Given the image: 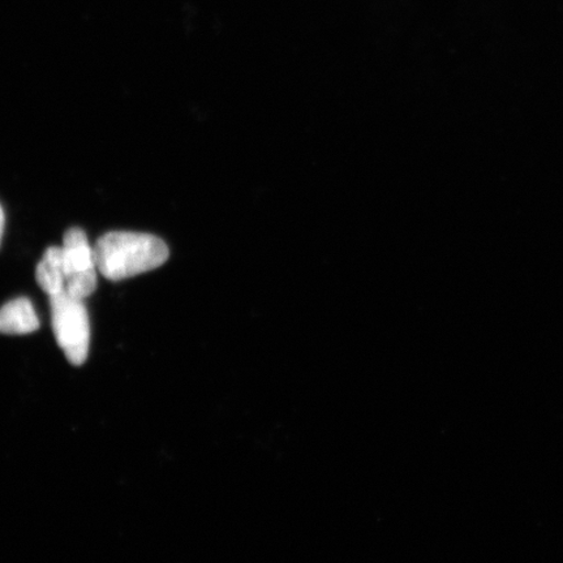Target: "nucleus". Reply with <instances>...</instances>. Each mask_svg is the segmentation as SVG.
Here are the masks:
<instances>
[{
  "label": "nucleus",
  "instance_id": "obj_1",
  "mask_svg": "<svg viewBox=\"0 0 563 563\" xmlns=\"http://www.w3.org/2000/svg\"><path fill=\"white\" fill-rule=\"evenodd\" d=\"M97 269L109 280H122L157 269L170 252L162 239L141 232H108L95 245Z\"/></svg>",
  "mask_w": 563,
  "mask_h": 563
},
{
  "label": "nucleus",
  "instance_id": "obj_3",
  "mask_svg": "<svg viewBox=\"0 0 563 563\" xmlns=\"http://www.w3.org/2000/svg\"><path fill=\"white\" fill-rule=\"evenodd\" d=\"M63 263H65L66 292L70 297L86 300L97 288V263L95 246L79 228L69 229L63 238Z\"/></svg>",
  "mask_w": 563,
  "mask_h": 563
},
{
  "label": "nucleus",
  "instance_id": "obj_2",
  "mask_svg": "<svg viewBox=\"0 0 563 563\" xmlns=\"http://www.w3.org/2000/svg\"><path fill=\"white\" fill-rule=\"evenodd\" d=\"M52 325L56 342L73 365L87 362L90 321L86 302L66 291L51 297Z\"/></svg>",
  "mask_w": 563,
  "mask_h": 563
},
{
  "label": "nucleus",
  "instance_id": "obj_5",
  "mask_svg": "<svg viewBox=\"0 0 563 563\" xmlns=\"http://www.w3.org/2000/svg\"><path fill=\"white\" fill-rule=\"evenodd\" d=\"M35 279L42 291L48 297H54L66 291L65 263H63L62 246H51L42 257L37 269H35Z\"/></svg>",
  "mask_w": 563,
  "mask_h": 563
},
{
  "label": "nucleus",
  "instance_id": "obj_4",
  "mask_svg": "<svg viewBox=\"0 0 563 563\" xmlns=\"http://www.w3.org/2000/svg\"><path fill=\"white\" fill-rule=\"evenodd\" d=\"M38 329V316L30 299H13L0 308V334L25 335Z\"/></svg>",
  "mask_w": 563,
  "mask_h": 563
},
{
  "label": "nucleus",
  "instance_id": "obj_6",
  "mask_svg": "<svg viewBox=\"0 0 563 563\" xmlns=\"http://www.w3.org/2000/svg\"><path fill=\"white\" fill-rule=\"evenodd\" d=\"M5 217L2 207H0V242H2L3 231H4Z\"/></svg>",
  "mask_w": 563,
  "mask_h": 563
}]
</instances>
